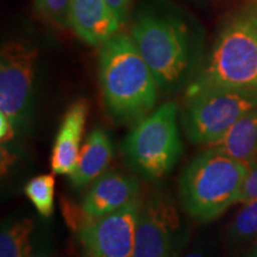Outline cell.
Instances as JSON below:
<instances>
[{"mask_svg": "<svg viewBox=\"0 0 257 257\" xmlns=\"http://www.w3.org/2000/svg\"><path fill=\"white\" fill-rule=\"evenodd\" d=\"M38 49L23 38L5 42L0 51V113L17 134L29 127L34 110Z\"/></svg>", "mask_w": 257, "mask_h": 257, "instance_id": "cell-7", "label": "cell"}, {"mask_svg": "<svg viewBox=\"0 0 257 257\" xmlns=\"http://www.w3.org/2000/svg\"><path fill=\"white\" fill-rule=\"evenodd\" d=\"M104 101L117 123H137L154 111L159 83L131 36L118 32L99 53Z\"/></svg>", "mask_w": 257, "mask_h": 257, "instance_id": "cell-1", "label": "cell"}, {"mask_svg": "<svg viewBox=\"0 0 257 257\" xmlns=\"http://www.w3.org/2000/svg\"><path fill=\"white\" fill-rule=\"evenodd\" d=\"M130 36L160 88H174L181 82L191 61L188 31L181 22L167 16L143 14L131 25Z\"/></svg>", "mask_w": 257, "mask_h": 257, "instance_id": "cell-5", "label": "cell"}, {"mask_svg": "<svg viewBox=\"0 0 257 257\" xmlns=\"http://www.w3.org/2000/svg\"><path fill=\"white\" fill-rule=\"evenodd\" d=\"M36 223L30 217L6 220L0 231V257H35L43 251L37 244Z\"/></svg>", "mask_w": 257, "mask_h": 257, "instance_id": "cell-15", "label": "cell"}, {"mask_svg": "<svg viewBox=\"0 0 257 257\" xmlns=\"http://www.w3.org/2000/svg\"><path fill=\"white\" fill-rule=\"evenodd\" d=\"M249 167L208 147L185 167L179 179L182 210L199 223L219 218L239 202Z\"/></svg>", "mask_w": 257, "mask_h": 257, "instance_id": "cell-2", "label": "cell"}, {"mask_svg": "<svg viewBox=\"0 0 257 257\" xmlns=\"http://www.w3.org/2000/svg\"><path fill=\"white\" fill-rule=\"evenodd\" d=\"M141 202L142 197L120 210L80 225L78 240L86 256L134 257Z\"/></svg>", "mask_w": 257, "mask_h": 257, "instance_id": "cell-9", "label": "cell"}, {"mask_svg": "<svg viewBox=\"0 0 257 257\" xmlns=\"http://www.w3.org/2000/svg\"><path fill=\"white\" fill-rule=\"evenodd\" d=\"M69 28L89 46H102L123 24L106 0H70Z\"/></svg>", "mask_w": 257, "mask_h": 257, "instance_id": "cell-11", "label": "cell"}, {"mask_svg": "<svg viewBox=\"0 0 257 257\" xmlns=\"http://www.w3.org/2000/svg\"><path fill=\"white\" fill-rule=\"evenodd\" d=\"M24 193L40 216L49 218L54 213V205H55L54 175L42 174L29 180L24 187Z\"/></svg>", "mask_w": 257, "mask_h": 257, "instance_id": "cell-17", "label": "cell"}, {"mask_svg": "<svg viewBox=\"0 0 257 257\" xmlns=\"http://www.w3.org/2000/svg\"><path fill=\"white\" fill-rule=\"evenodd\" d=\"M253 14H255V16L257 17V6H256V9H255V11H253Z\"/></svg>", "mask_w": 257, "mask_h": 257, "instance_id": "cell-24", "label": "cell"}, {"mask_svg": "<svg viewBox=\"0 0 257 257\" xmlns=\"http://www.w3.org/2000/svg\"><path fill=\"white\" fill-rule=\"evenodd\" d=\"M224 243L231 257H238L257 243V200L244 204L227 226Z\"/></svg>", "mask_w": 257, "mask_h": 257, "instance_id": "cell-16", "label": "cell"}, {"mask_svg": "<svg viewBox=\"0 0 257 257\" xmlns=\"http://www.w3.org/2000/svg\"><path fill=\"white\" fill-rule=\"evenodd\" d=\"M253 200H257V162L250 167L239 198V202L242 204Z\"/></svg>", "mask_w": 257, "mask_h": 257, "instance_id": "cell-20", "label": "cell"}, {"mask_svg": "<svg viewBox=\"0 0 257 257\" xmlns=\"http://www.w3.org/2000/svg\"><path fill=\"white\" fill-rule=\"evenodd\" d=\"M178 117V105L166 101L138 120L125 137L124 157L137 174L156 181L174 169L184 153Z\"/></svg>", "mask_w": 257, "mask_h": 257, "instance_id": "cell-4", "label": "cell"}, {"mask_svg": "<svg viewBox=\"0 0 257 257\" xmlns=\"http://www.w3.org/2000/svg\"><path fill=\"white\" fill-rule=\"evenodd\" d=\"M141 197V184L137 178L115 170L106 172L93 182L83 195L81 200L83 223L120 210Z\"/></svg>", "mask_w": 257, "mask_h": 257, "instance_id": "cell-10", "label": "cell"}, {"mask_svg": "<svg viewBox=\"0 0 257 257\" xmlns=\"http://www.w3.org/2000/svg\"><path fill=\"white\" fill-rule=\"evenodd\" d=\"M88 110L87 101L81 99L70 105L64 113L51 150L50 167L54 174L69 176L75 170Z\"/></svg>", "mask_w": 257, "mask_h": 257, "instance_id": "cell-12", "label": "cell"}, {"mask_svg": "<svg viewBox=\"0 0 257 257\" xmlns=\"http://www.w3.org/2000/svg\"><path fill=\"white\" fill-rule=\"evenodd\" d=\"M36 9L50 22L69 28L70 0H35Z\"/></svg>", "mask_w": 257, "mask_h": 257, "instance_id": "cell-19", "label": "cell"}, {"mask_svg": "<svg viewBox=\"0 0 257 257\" xmlns=\"http://www.w3.org/2000/svg\"><path fill=\"white\" fill-rule=\"evenodd\" d=\"M225 243L216 233L206 231L189 240L178 257H225Z\"/></svg>", "mask_w": 257, "mask_h": 257, "instance_id": "cell-18", "label": "cell"}, {"mask_svg": "<svg viewBox=\"0 0 257 257\" xmlns=\"http://www.w3.org/2000/svg\"><path fill=\"white\" fill-rule=\"evenodd\" d=\"M257 107V89L204 88L187 92L181 124L192 143L212 146Z\"/></svg>", "mask_w": 257, "mask_h": 257, "instance_id": "cell-6", "label": "cell"}, {"mask_svg": "<svg viewBox=\"0 0 257 257\" xmlns=\"http://www.w3.org/2000/svg\"><path fill=\"white\" fill-rule=\"evenodd\" d=\"M210 147L250 168L257 162V107L243 115Z\"/></svg>", "mask_w": 257, "mask_h": 257, "instance_id": "cell-14", "label": "cell"}, {"mask_svg": "<svg viewBox=\"0 0 257 257\" xmlns=\"http://www.w3.org/2000/svg\"><path fill=\"white\" fill-rule=\"evenodd\" d=\"M188 242L187 226L167 193L154 192L142 199L134 257H178Z\"/></svg>", "mask_w": 257, "mask_h": 257, "instance_id": "cell-8", "label": "cell"}, {"mask_svg": "<svg viewBox=\"0 0 257 257\" xmlns=\"http://www.w3.org/2000/svg\"><path fill=\"white\" fill-rule=\"evenodd\" d=\"M113 157V144L104 128L95 127L87 135L80 150L76 168L69 175L70 184L76 188H83L93 184L107 172Z\"/></svg>", "mask_w": 257, "mask_h": 257, "instance_id": "cell-13", "label": "cell"}, {"mask_svg": "<svg viewBox=\"0 0 257 257\" xmlns=\"http://www.w3.org/2000/svg\"><path fill=\"white\" fill-rule=\"evenodd\" d=\"M106 2H107V4L110 5L112 10L115 12V15L118 16L121 24H124L125 22H126L127 12L133 0H106Z\"/></svg>", "mask_w": 257, "mask_h": 257, "instance_id": "cell-21", "label": "cell"}, {"mask_svg": "<svg viewBox=\"0 0 257 257\" xmlns=\"http://www.w3.org/2000/svg\"><path fill=\"white\" fill-rule=\"evenodd\" d=\"M35 257H50V256H49V253H48L47 251H44V250H43V251L40 252V253H38V255H36Z\"/></svg>", "mask_w": 257, "mask_h": 257, "instance_id": "cell-23", "label": "cell"}, {"mask_svg": "<svg viewBox=\"0 0 257 257\" xmlns=\"http://www.w3.org/2000/svg\"><path fill=\"white\" fill-rule=\"evenodd\" d=\"M204 88L257 89V17L238 16L218 36L206 64L187 92Z\"/></svg>", "mask_w": 257, "mask_h": 257, "instance_id": "cell-3", "label": "cell"}, {"mask_svg": "<svg viewBox=\"0 0 257 257\" xmlns=\"http://www.w3.org/2000/svg\"><path fill=\"white\" fill-rule=\"evenodd\" d=\"M238 257H257V243L255 245H252L251 248H249L248 250L240 253Z\"/></svg>", "mask_w": 257, "mask_h": 257, "instance_id": "cell-22", "label": "cell"}]
</instances>
